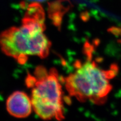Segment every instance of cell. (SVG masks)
Wrapping results in <instances>:
<instances>
[{"instance_id":"8992f818","label":"cell","mask_w":121,"mask_h":121,"mask_svg":"<svg viewBox=\"0 0 121 121\" xmlns=\"http://www.w3.org/2000/svg\"><path fill=\"white\" fill-rule=\"evenodd\" d=\"M28 1H31L32 2H44V1H46V0H28Z\"/></svg>"},{"instance_id":"3957f363","label":"cell","mask_w":121,"mask_h":121,"mask_svg":"<svg viewBox=\"0 0 121 121\" xmlns=\"http://www.w3.org/2000/svg\"><path fill=\"white\" fill-rule=\"evenodd\" d=\"M25 84L31 91L33 109L40 118H65L62 88L55 68L48 70L44 66H37L33 75L28 73Z\"/></svg>"},{"instance_id":"7a4b0ae2","label":"cell","mask_w":121,"mask_h":121,"mask_svg":"<svg viewBox=\"0 0 121 121\" xmlns=\"http://www.w3.org/2000/svg\"><path fill=\"white\" fill-rule=\"evenodd\" d=\"M75 68V71L63 80L69 95L80 102L90 101L99 105L104 103L112 89L110 80L117 73V66L108 70L102 69L89 54L83 63L76 61Z\"/></svg>"},{"instance_id":"5b68a950","label":"cell","mask_w":121,"mask_h":121,"mask_svg":"<svg viewBox=\"0 0 121 121\" xmlns=\"http://www.w3.org/2000/svg\"><path fill=\"white\" fill-rule=\"evenodd\" d=\"M109 32L117 37L118 42L121 44V27H112L108 30Z\"/></svg>"},{"instance_id":"277c9868","label":"cell","mask_w":121,"mask_h":121,"mask_svg":"<svg viewBox=\"0 0 121 121\" xmlns=\"http://www.w3.org/2000/svg\"><path fill=\"white\" fill-rule=\"evenodd\" d=\"M6 109L13 117L20 118L28 117L33 109L31 99L24 92L16 91L7 99Z\"/></svg>"},{"instance_id":"6da1fadb","label":"cell","mask_w":121,"mask_h":121,"mask_svg":"<svg viewBox=\"0 0 121 121\" xmlns=\"http://www.w3.org/2000/svg\"><path fill=\"white\" fill-rule=\"evenodd\" d=\"M45 30L43 8L38 2H31L22 25L11 27L0 34V47L4 54L22 65L31 56L45 58L49 55L51 47Z\"/></svg>"}]
</instances>
